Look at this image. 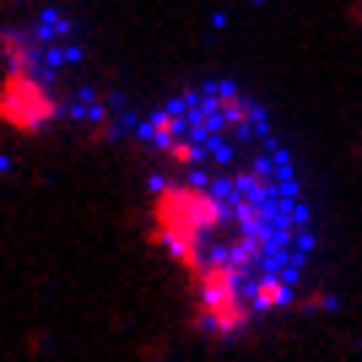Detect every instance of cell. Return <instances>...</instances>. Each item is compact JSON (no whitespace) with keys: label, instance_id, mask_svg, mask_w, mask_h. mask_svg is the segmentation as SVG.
<instances>
[{"label":"cell","instance_id":"obj_1","mask_svg":"<svg viewBox=\"0 0 362 362\" xmlns=\"http://www.w3.org/2000/svg\"><path fill=\"white\" fill-rule=\"evenodd\" d=\"M146 173V238L179 276L189 325L243 341L298 308L319 222L281 124L238 81L168 92L130 130Z\"/></svg>","mask_w":362,"mask_h":362},{"label":"cell","instance_id":"obj_2","mask_svg":"<svg viewBox=\"0 0 362 362\" xmlns=\"http://www.w3.org/2000/svg\"><path fill=\"white\" fill-rule=\"evenodd\" d=\"M87 44L65 11L33 6L0 28V124L16 136H44L71 124L87 108L92 87H81Z\"/></svg>","mask_w":362,"mask_h":362}]
</instances>
